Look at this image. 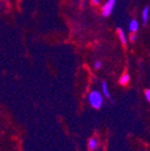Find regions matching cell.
<instances>
[{"mask_svg": "<svg viewBox=\"0 0 150 151\" xmlns=\"http://www.w3.org/2000/svg\"><path fill=\"white\" fill-rule=\"evenodd\" d=\"M89 103L92 104V106L94 108H100L103 104V97L100 91L98 90H92L88 96Z\"/></svg>", "mask_w": 150, "mask_h": 151, "instance_id": "obj_1", "label": "cell"}, {"mask_svg": "<svg viewBox=\"0 0 150 151\" xmlns=\"http://www.w3.org/2000/svg\"><path fill=\"white\" fill-rule=\"evenodd\" d=\"M115 2H117V0H107L104 3L103 7H102V16L107 17L112 13L113 9H115Z\"/></svg>", "mask_w": 150, "mask_h": 151, "instance_id": "obj_2", "label": "cell"}, {"mask_svg": "<svg viewBox=\"0 0 150 151\" xmlns=\"http://www.w3.org/2000/svg\"><path fill=\"white\" fill-rule=\"evenodd\" d=\"M129 31L131 32V33H136L138 29V26H140V23L136 19H131L130 21H129Z\"/></svg>", "mask_w": 150, "mask_h": 151, "instance_id": "obj_3", "label": "cell"}, {"mask_svg": "<svg viewBox=\"0 0 150 151\" xmlns=\"http://www.w3.org/2000/svg\"><path fill=\"white\" fill-rule=\"evenodd\" d=\"M149 5H146L145 7L143 9V12H142V20H143V24L146 25L148 21V18H149Z\"/></svg>", "mask_w": 150, "mask_h": 151, "instance_id": "obj_4", "label": "cell"}, {"mask_svg": "<svg viewBox=\"0 0 150 151\" xmlns=\"http://www.w3.org/2000/svg\"><path fill=\"white\" fill-rule=\"evenodd\" d=\"M118 35H119L120 41H121L123 44H127V36H126V34H125L124 29L119 28V29H118Z\"/></svg>", "mask_w": 150, "mask_h": 151, "instance_id": "obj_5", "label": "cell"}, {"mask_svg": "<svg viewBox=\"0 0 150 151\" xmlns=\"http://www.w3.org/2000/svg\"><path fill=\"white\" fill-rule=\"evenodd\" d=\"M98 147V139H96V137H92V139H89L88 142V148L89 150H96V148Z\"/></svg>", "mask_w": 150, "mask_h": 151, "instance_id": "obj_6", "label": "cell"}, {"mask_svg": "<svg viewBox=\"0 0 150 151\" xmlns=\"http://www.w3.org/2000/svg\"><path fill=\"white\" fill-rule=\"evenodd\" d=\"M130 80V77H129L128 73H124V75L120 78V84L121 85H127Z\"/></svg>", "mask_w": 150, "mask_h": 151, "instance_id": "obj_7", "label": "cell"}, {"mask_svg": "<svg viewBox=\"0 0 150 151\" xmlns=\"http://www.w3.org/2000/svg\"><path fill=\"white\" fill-rule=\"evenodd\" d=\"M102 91H103V94H105V97L109 98L110 97V93L108 91V87H107V83L105 81L102 82Z\"/></svg>", "mask_w": 150, "mask_h": 151, "instance_id": "obj_8", "label": "cell"}, {"mask_svg": "<svg viewBox=\"0 0 150 151\" xmlns=\"http://www.w3.org/2000/svg\"><path fill=\"white\" fill-rule=\"evenodd\" d=\"M129 40L131 41V42H134L136 40V33H131L130 36H129Z\"/></svg>", "mask_w": 150, "mask_h": 151, "instance_id": "obj_9", "label": "cell"}, {"mask_svg": "<svg viewBox=\"0 0 150 151\" xmlns=\"http://www.w3.org/2000/svg\"><path fill=\"white\" fill-rule=\"evenodd\" d=\"M101 66H102V61H99V60H98V61H96L94 63V67L96 69H99L100 67H101Z\"/></svg>", "mask_w": 150, "mask_h": 151, "instance_id": "obj_10", "label": "cell"}, {"mask_svg": "<svg viewBox=\"0 0 150 151\" xmlns=\"http://www.w3.org/2000/svg\"><path fill=\"white\" fill-rule=\"evenodd\" d=\"M144 93H145V97H146V99H147V101H150V90L146 89L145 91H144Z\"/></svg>", "mask_w": 150, "mask_h": 151, "instance_id": "obj_11", "label": "cell"}, {"mask_svg": "<svg viewBox=\"0 0 150 151\" xmlns=\"http://www.w3.org/2000/svg\"><path fill=\"white\" fill-rule=\"evenodd\" d=\"M90 1H92V3H94V4L98 5V4H100V3H101L102 0H90Z\"/></svg>", "mask_w": 150, "mask_h": 151, "instance_id": "obj_12", "label": "cell"}]
</instances>
